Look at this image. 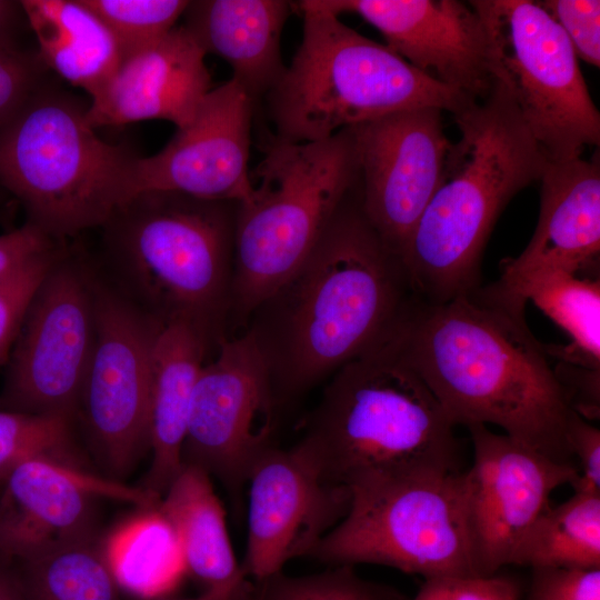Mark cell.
I'll return each instance as SVG.
<instances>
[{
    "label": "cell",
    "instance_id": "obj_16",
    "mask_svg": "<svg viewBox=\"0 0 600 600\" xmlns=\"http://www.w3.org/2000/svg\"><path fill=\"white\" fill-rule=\"evenodd\" d=\"M0 487V558L10 562L99 536L100 499L137 507L153 506L161 499L142 487L50 458L20 463Z\"/></svg>",
    "mask_w": 600,
    "mask_h": 600
},
{
    "label": "cell",
    "instance_id": "obj_31",
    "mask_svg": "<svg viewBox=\"0 0 600 600\" xmlns=\"http://www.w3.org/2000/svg\"><path fill=\"white\" fill-rule=\"evenodd\" d=\"M248 600H403L394 589L361 578L352 566L307 576L282 571L253 580Z\"/></svg>",
    "mask_w": 600,
    "mask_h": 600
},
{
    "label": "cell",
    "instance_id": "obj_3",
    "mask_svg": "<svg viewBox=\"0 0 600 600\" xmlns=\"http://www.w3.org/2000/svg\"><path fill=\"white\" fill-rule=\"evenodd\" d=\"M439 184L409 234L401 259L413 296L443 303L481 287V261L509 201L540 180L547 159L508 90L497 80L453 113Z\"/></svg>",
    "mask_w": 600,
    "mask_h": 600
},
{
    "label": "cell",
    "instance_id": "obj_24",
    "mask_svg": "<svg viewBox=\"0 0 600 600\" xmlns=\"http://www.w3.org/2000/svg\"><path fill=\"white\" fill-rule=\"evenodd\" d=\"M160 507L178 534L187 576L202 593L220 600H248L252 582L234 554L211 478L183 466L161 497Z\"/></svg>",
    "mask_w": 600,
    "mask_h": 600
},
{
    "label": "cell",
    "instance_id": "obj_10",
    "mask_svg": "<svg viewBox=\"0 0 600 600\" xmlns=\"http://www.w3.org/2000/svg\"><path fill=\"white\" fill-rule=\"evenodd\" d=\"M488 41L492 79L509 92L548 162L600 143V113L573 48L532 0H472Z\"/></svg>",
    "mask_w": 600,
    "mask_h": 600
},
{
    "label": "cell",
    "instance_id": "obj_26",
    "mask_svg": "<svg viewBox=\"0 0 600 600\" xmlns=\"http://www.w3.org/2000/svg\"><path fill=\"white\" fill-rule=\"evenodd\" d=\"M160 502L138 507L100 539L120 590L140 600L171 598L187 577L178 534Z\"/></svg>",
    "mask_w": 600,
    "mask_h": 600
},
{
    "label": "cell",
    "instance_id": "obj_32",
    "mask_svg": "<svg viewBox=\"0 0 600 600\" xmlns=\"http://www.w3.org/2000/svg\"><path fill=\"white\" fill-rule=\"evenodd\" d=\"M116 39L122 60L152 44L183 16L187 0H82Z\"/></svg>",
    "mask_w": 600,
    "mask_h": 600
},
{
    "label": "cell",
    "instance_id": "obj_35",
    "mask_svg": "<svg viewBox=\"0 0 600 600\" xmlns=\"http://www.w3.org/2000/svg\"><path fill=\"white\" fill-rule=\"evenodd\" d=\"M542 8L570 41L578 59L600 66V1L544 0Z\"/></svg>",
    "mask_w": 600,
    "mask_h": 600
},
{
    "label": "cell",
    "instance_id": "obj_5",
    "mask_svg": "<svg viewBox=\"0 0 600 600\" xmlns=\"http://www.w3.org/2000/svg\"><path fill=\"white\" fill-rule=\"evenodd\" d=\"M237 206L170 191L120 204L101 227L119 291L160 323L190 322L219 343L232 306Z\"/></svg>",
    "mask_w": 600,
    "mask_h": 600
},
{
    "label": "cell",
    "instance_id": "obj_43",
    "mask_svg": "<svg viewBox=\"0 0 600 600\" xmlns=\"http://www.w3.org/2000/svg\"><path fill=\"white\" fill-rule=\"evenodd\" d=\"M163 600H220L213 596H210V594H207V593H202L201 596L197 597V598H187V599H173V598H168V599H163Z\"/></svg>",
    "mask_w": 600,
    "mask_h": 600
},
{
    "label": "cell",
    "instance_id": "obj_30",
    "mask_svg": "<svg viewBox=\"0 0 600 600\" xmlns=\"http://www.w3.org/2000/svg\"><path fill=\"white\" fill-rule=\"evenodd\" d=\"M73 421L57 414L0 410V486L11 470L34 458L86 467L73 440Z\"/></svg>",
    "mask_w": 600,
    "mask_h": 600
},
{
    "label": "cell",
    "instance_id": "obj_17",
    "mask_svg": "<svg viewBox=\"0 0 600 600\" xmlns=\"http://www.w3.org/2000/svg\"><path fill=\"white\" fill-rule=\"evenodd\" d=\"M247 484V543L241 566L253 580L282 571L293 559L311 557L350 504V490L327 481L294 446L268 450L252 468Z\"/></svg>",
    "mask_w": 600,
    "mask_h": 600
},
{
    "label": "cell",
    "instance_id": "obj_28",
    "mask_svg": "<svg viewBox=\"0 0 600 600\" xmlns=\"http://www.w3.org/2000/svg\"><path fill=\"white\" fill-rule=\"evenodd\" d=\"M101 537L10 562L27 600H121Z\"/></svg>",
    "mask_w": 600,
    "mask_h": 600
},
{
    "label": "cell",
    "instance_id": "obj_19",
    "mask_svg": "<svg viewBox=\"0 0 600 600\" xmlns=\"http://www.w3.org/2000/svg\"><path fill=\"white\" fill-rule=\"evenodd\" d=\"M337 17L354 13L387 47L430 79L470 99L492 87L488 41L476 10L458 0H308Z\"/></svg>",
    "mask_w": 600,
    "mask_h": 600
},
{
    "label": "cell",
    "instance_id": "obj_25",
    "mask_svg": "<svg viewBox=\"0 0 600 600\" xmlns=\"http://www.w3.org/2000/svg\"><path fill=\"white\" fill-rule=\"evenodd\" d=\"M44 67L91 99L122 62L120 48L100 18L82 0H22Z\"/></svg>",
    "mask_w": 600,
    "mask_h": 600
},
{
    "label": "cell",
    "instance_id": "obj_14",
    "mask_svg": "<svg viewBox=\"0 0 600 600\" xmlns=\"http://www.w3.org/2000/svg\"><path fill=\"white\" fill-rule=\"evenodd\" d=\"M474 460L464 471L466 509L472 552L480 576H492L511 557L551 493L576 482V464L560 462L488 426L467 427Z\"/></svg>",
    "mask_w": 600,
    "mask_h": 600
},
{
    "label": "cell",
    "instance_id": "obj_39",
    "mask_svg": "<svg viewBox=\"0 0 600 600\" xmlns=\"http://www.w3.org/2000/svg\"><path fill=\"white\" fill-rule=\"evenodd\" d=\"M569 446L578 460L574 492L600 493V430L574 413L569 427Z\"/></svg>",
    "mask_w": 600,
    "mask_h": 600
},
{
    "label": "cell",
    "instance_id": "obj_22",
    "mask_svg": "<svg viewBox=\"0 0 600 600\" xmlns=\"http://www.w3.org/2000/svg\"><path fill=\"white\" fill-rule=\"evenodd\" d=\"M293 7L284 0H194L182 26L206 54L231 66V79L256 104L286 70L280 41Z\"/></svg>",
    "mask_w": 600,
    "mask_h": 600
},
{
    "label": "cell",
    "instance_id": "obj_27",
    "mask_svg": "<svg viewBox=\"0 0 600 600\" xmlns=\"http://www.w3.org/2000/svg\"><path fill=\"white\" fill-rule=\"evenodd\" d=\"M510 564L600 569V493L574 492L549 507L521 539Z\"/></svg>",
    "mask_w": 600,
    "mask_h": 600
},
{
    "label": "cell",
    "instance_id": "obj_23",
    "mask_svg": "<svg viewBox=\"0 0 600 600\" xmlns=\"http://www.w3.org/2000/svg\"><path fill=\"white\" fill-rule=\"evenodd\" d=\"M211 340L182 320L161 323L152 353L149 409L151 463L142 488L163 496L182 469L191 397Z\"/></svg>",
    "mask_w": 600,
    "mask_h": 600
},
{
    "label": "cell",
    "instance_id": "obj_40",
    "mask_svg": "<svg viewBox=\"0 0 600 600\" xmlns=\"http://www.w3.org/2000/svg\"><path fill=\"white\" fill-rule=\"evenodd\" d=\"M553 372L571 410L586 420H598L600 370L558 361Z\"/></svg>",
    "mask_w": 600,
    "mask_h": 600
},
{
    "label": "cell",
    "instance_id": "obj_7",
    "mask_svg": "<svg viewBox=\"0 0 600 600\" xmlns=\"http://www.w3.org/2000/svg\"><path fill=\"white\" fill-rule=\"evenodd\" d=\"M87 109L47 81L0 129V184L61 241L101 228L133 196L139 156L101 139Z\"/></svg>",
    "mask_w": 600,
    "mask_h": 600
},
{
    "label": "cell",
    "instance_id": "obj_18",
    "mask_svg": "<svg viewBox=\"0 0 600 600\" xmlns=\"http://www.w3.org/2000/svg\"><path fill=\"white\" fill-rule=\"evenodd\" d=\"M254 106L233 79L211 89L193 120L162 150L139 156L133 196L170 191L206 200H248L253 191L248 163Z\"/></svg>",
    "mask_w": 600,
    "mask_h": 600
},
{
    "label": "cell",
    "instance_id": "obj_20",
    "mask_svg": "<svg viewBox=\"0 0 600 600\" xmlns=\"http://www.w3.org/2000/svg\"><path fill=\"white\" fill-rule=\"evenodd\" d=\"M540 211L536 230L517 258L501 262L492 288L526 306V289L556 273L577 274L596 268L600 253V161L598 152L563 162H547L540 178Z\"/></svg>",
    "mask_w": 600,
    "mask_h": 600
},
{
    "label": "cell",
    "instance_id": "obj_4",
    "mask_svg": "<svg viewBox=\"0 0 600 600\" xmlns=\"http://www.w3.org/2000/svg\"><path fill=\"white\" fill-rule=\"evenodd\" d=\"M454 424L384 342L337 370L294 447L348 489L392 476L460 471Z\"/></svg>",
    "mask_w": 600,
    "mask_h": 600
},
{
    "label": "cell",
    "instance_id": "obj_2",
    "mask_svg": "<svg viewBox=\"0 0 600 600\" xmlns=\"http://www.w3.org/2000/svg\"><path fill=\"white\" fill-rule=\"evenodd\" d=\"M413 297L401 257L362 210L357 182L303 263L248 319L278 402L383 344Z\"/></svg>",
    "mask_w": 600,
    "mask_h": 600
},
{
    "label": "cell",
    "instance_id": "obj_21",
    "mask_svg": "<svg viewBox=\"0 0 600 600\" xmlns=\"http://www.w3.org/2000/svg\"><path fill=\"white\" fill-rule=\"evenodd\" d=\"M207 54L181 24L124 58L106 88L88 104L94 130L143 120L188 126L211 90Z\"/></svg>",
    "mask_w": 600,
    "mask_h": 600
},
{
    "label": "cell",
    "instance_id": "obj_8",
    "mask_svg": "<svg viewBox=\"0 0 600 600\" xmlns=\"http://www.w3.org/2000/svg\"><path fill=\"white\" fill-rule=\"evenodd\" d=\"M250 179L252 194L237 206L231 306L244 321L303 263L357 184L354 131L304 143L266 139Z\"/></svg>",
    "mask_w": 600,
    "mask_h": 600
},
{
    "label": "cell",
    "instance_id": "obj_41",
    "mask_svg": "<svg viewBox=\"0 0 600 600\" xmlns=\"http://www.w3.org/2000/svg\"><path fill=\"white\" fill-rule=\"evenodd\" d=\"M23 19L20 1L0 0V41L14 40V32Z\"/></svg>",
    "mask_w": 600,
    "mask_h": 600
},
{
    "label": "cell",
    "instance_id": "obj_36",
    "mask_svg": "<svg viewBox=\"0 0 600 600\" xmlns=\"http://www.w3.org/2000/svg\"><path fill=\"white\" fill-rule=\"evenodd\" d=\"M521 588L507 576L438 577L426 579L412 600H520Z\"/></svg>",
    "mask_w": 600,
    "mask_h": 600
},
{
    "label": "cell",
    "instance_id": "obj_38",
    "mask_svg": "<svg viewBox=\"0 0 600 600\" xmlns=\"http://www.w3.org/2000/svg\"><path fill=\"white\" fill-rule=\"evenodd\" d=\"M43 229L27 220L21 227L0 236V281L33 259L62 243Z\"/></svg>",
    "mask_w": 600,
    "mask_h": 600
},
{
    "label": "cell",
    "instance_id": "obj_13",
    "mask_svg": "<svg viewBox=\"0 0 600 600\" xmlns=\"http://www.w3.org/2000/svg\"><path fill=\"white\" fill-rule=\"evenodd\" d=\"M278 404L251 334L222 337L193 387L182 466L202 470L239 496L254 464L274 447Z\"/></svg>",
    "mask_w": 600,
    "mask_h": 600
},
{
    "label": "cell",
    "instance_id": "obj_1",
    "mask_svg": "<svg viewBox=\"0 0 600 600\" xmlns=\"http://www.w3.org/2000/svg\"><path fill=\"white\" fill-rule=\"evenodd\" d=\"M524 307L491 286L443 303L413 297L386 343L454 426L494 424L553 460L576 464L568 440L576 412L527 326Z\"/></svg>",
    "mask_w": 600,
    "mask_h": 600
},
{
    "label": "cell",
    "instance_id": "obj_12",
    "mask_svg": "<svg viewBox=\"0 0 600 600\" xmlns=\"http://www.w3.org/2000/svg\"><path fill=\"white\" fill-rule=\"evenodd\" d=\"M90 271L66 249L43 279L12 353L9 410L76 419L96 340Z\"/></svg>",
    "mask_w": 600,
    "mask_h": 600
},
{
    "label": "cell",
    "instance_id": "obj_42",
    "mask_svg": "<svg viewBox=\"0 0 600 600\" xmlns=\"http://www.w3.org/2000/svg\"><path fill=\"white\" fill-rule=\"evenodd\" d=\"M0 600H27L11 563L0 558Z\"/></svg>",
    "mask_w": 600,
    "mask_h": 600
},
{
    "label": "cell",
    "instance_id": "obj_15",
    "mask_svg": "<svg viewBox=\"0 0 600 600\" xmlns=\"http://www.w3.org/2000/svg\"><path fill=\"white\" fill-rule=\"evenodd\" d=\"M442 111L413 108L352 127L362 210L399 256L441 178L451 144Z\"/></svg>",
    "mask_w": 600,
    "mask_h": 600
},
{
    "label": "cell",
    "instance_id": "obj_37",
    "mask_svg": "<svg viewBox=\"0 0 600 600\" xmlns=\"http://www.w3.org/2000/svg\"><path fill=\"white\" fill-rule=\"evenodd\" d=\"M526 600H600V569H532Z\"/></svg>",
    "mask_w": 600,
    "mask_h": 600
},
{
    "label": "cell",
    "instance_id": "obj_6",
    "mask_svg": "<svg viewBox=\"0 0 600 600\" xmlns=\"http://www.w3.org/2000/svg\"><path fill=\"white\" fill-rule=\"evenodd\" d=\"M297 3L303 16L302 41L264 97L273 126L268 140L316 142L398 111L436 107L453 114L473 101L424 76L339 17L308 0Z\"/></svg>",
    "mask_w": 600,
    "mask_h": 600
},
{
    "label": "cell",
    "instance_id": "obj_34",
    "mask_svg": "<svg viewBox=\"0 0 600 600\" xmlns=\"http://www.w3.org/2000/svg\"><path fill=\"white\" fill-rule=\"evenodd\" d=\"M47 70L38 51L0 41V129L47 82Z\"/></svg>",
    "mask_w": 600,
    "mask_h": 600
},
{
    "label": "cell",
    "instance_id": "obj_33",
    "mask_svg": "<svg viewBox=\"0 0 600 600\" xmlns=\"http://www.w3.org/2000/svg\"><path fill=\"white\" fill-rule=\"evenodd\" d=\"M64 250L61 244L0 281V364L18 338L34 294Z\"/></svg>",
    "mask_w": 600,
    "mask_h": 600
},
{
    "label": "cell",
    "instance_id": "obj_9",
    "mask_svg": "<svg viewBox=\"0 0 600 600\" xmlns=\"http://www.w3.org/2000/svg\"><path fill=\"white\" fill-rule=\"evenodd\" d=\"M349 490L346 516L310 558L329 566L380 564L426 579L480 576L464 471L382 477Z\"/></svg>",
    "mask_w": 600,
    "mask_h": 600
},
{
    "label": "cell",
    "instance_id": "obj_11",
    "mask_svg": "<svg viewBox=\"0 0 600 600\" xmlns=\"http://www.w3.org/2000/svg\"><path fill=\"white\" fill-rule=\"evenodd\" d=\"M96 340L77 417L117 481L149 451L152 353L161 323L93 277Z\"/></svg>",
    "mask_w": 600,
    "mask_h": 600
},
{
    "label": "cell",
    "instance_id": "obj_29",
    "mask_svg": "<svg viewBox=\"0 0 600 600\" xmlns=\"http://www.w3.org/2000/svg\"><path fill=\"white\" fill-rule=\"evenodd\" d=\"M570 337L568 346H543L559 361L600 370V281L556 272L532 282L524 291Z\"/></svg>",
    "mask_w": 600,
    "mask_h": 600
}]
</instances>
